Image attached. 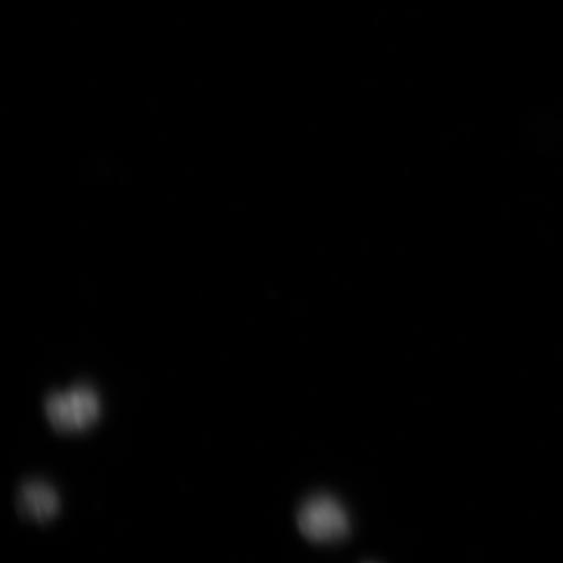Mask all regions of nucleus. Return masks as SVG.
<instances>
[{"label":"nucleus","mask_w":563,"mask_h":563,"mask_svg":"<svg viewBox=\"0 0 563 563\" xmlns=\"http://www.w3.org/2000/svg\"><path fill=\"white\" fill-rule=\"evenodd\" d=\"M21 516L46 523L60 510V498L51 484L32 481L23 484L16 498Z\"/></svg>","instance_id":"7ed1b4c3"},{"label":"nucleus","mask_w":563,"mask_h":563,"mask_svg":"<svg viewBox=\"0 0 563 563\" xmlns=\"http://www.w3.org/2000/svg\"><path fill=\"white\" fill-rule=\"evenodd\" d=\"M44 410L56 432L79 433L93 427L101 418L102 404L95 389L79 385L51 394L45 399Z\"/></svg>","instance_id":"f03ea898"},{"label":"nucleus","mask_w":563,"mask_h":563,"mask_svg":"<svg viewBox=\"0 0 563 563\" xmlns=\"http://www.w3.org/2000/svg\"><path fill=\"white\" fill-rule=\"evenodd\" d=\"M297 523L302 537L313 544L341 543L351 533V520L346 508L325 493L309 497L301 504Z\"/></svg>","instance_id":"f257e3e1"},{"label":"nucleus","mask_w":563,"mask_h":563,"mask_svg":"<svg viewBox=\"0 0 563 563\" xmlns=\"http://www.w3.org/2000/svg\"><path fill=\"white\" fill-rule=\"evenodd\" d=\"M367 563H371V562H367Z\"/></svg>","instance_id":"20e7f679"}]
</instances>
